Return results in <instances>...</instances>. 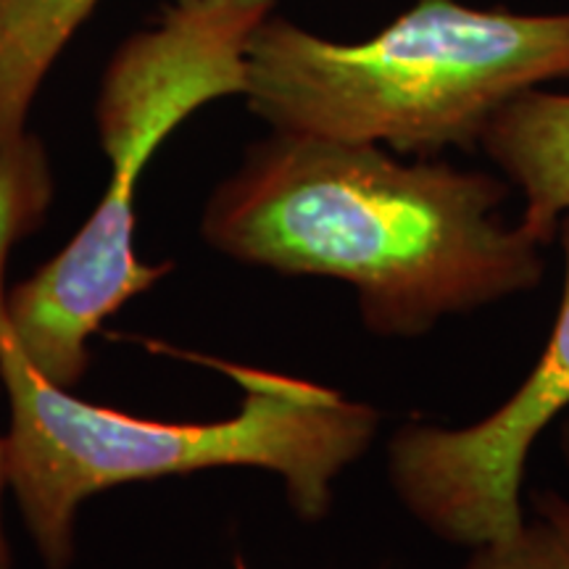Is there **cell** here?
<instances>
[{
	"mask_svg": "<svg viewBox=\"0 0 569 569\" xmlns=\"http://www.w3.org/2000/svg\"><path fill=\"white\" fill-rule=\"evenodd\" d=\"M277 0H172L127 38L103 71L96 124L109 180L80 232L30 280L6 293V322L42 380L74 388L90 338L167 264L134 251V193L153 156L184 119L219 98L243 96L251 38Z\"/></svg>",
	"mask_w": 569,
	"mask_h": 569,
	"instance_id": "277c9868",
	"label": "cell"
},
{
	"mask_svg": "<svg viewBox=\"0 0 569 569\" xmlns=\"http://www.w3.org/2000/svg\"><path fill=\"white\" fill-rule=\"evenodd\" d=\"M480 148L525 198L519 224L551 243L569 211V92L530 90L503 106Z\"/></svg>",
	"mask_w": 569,
	"mask_h": 569,
	"instance_id": "8992f818",
	"label": "cell"
},
{
	"mask_svg": "<svg viewBox=\"0 0 569 569\" xmlns=\"http://www.w3.org/2000/svg\"><path fill=\"white\" fill-rule=\"evenodd\" d=\"M0 390H3V380H0ZM9 486H11L9 440H6V432H0V569H13L9 540H6V530H3V493Z\"/></svg>",
	"mask_w": 569,
	"mask_h": 569,
	"instance_id": "9c48e42d",
	"label": "cell"
},
{
	"mask_svg": "<svg viewBox=\"0 0 569 569\" xmlns=\"http://www.w3.org/2000/svg\"><path fill=\"white\" fill-rule=\"evenodd\" d=\"M565 290L557 325L517 393L467 427L403 425L390 438L388 465L398 498L448 543L478 546L525 525L522 475L540 432L569 407V211L559 222Z\"/></svg>",
	"mask_w": 569,
	"mask_h": 569,
	"instance_id": "5b68a950",
	"label": "cell"
},
{
	"mask_svg": "<svg viewBox=\"0 0 569 569\" xmlns=\"http://www.w3.org/2000/svg\"><path fill=\"white\" fill-rule=\"evenodd\" d=\"M465 569H569V511L557 493L538 496V522L478 546Z\"/></svg>",
	"mask_w": 569,
	"mask_h": 569,
	"instance_id": "ba28073f",
	"label": "cell"
},
{
	"mask_svg": "<svg viewBox=\"0 0 569 569\" xmlns=\"http://www.w3.org/2000/svg\"><path fill=\"white\" fill-rule=\"evenodd\" d=\"M507 196L486 172L274 130L211 193L203 238L243 264L348 282L369 330L411 338L536 288L543 246L498 219Z\"/></svg>",
	"mask_w": 569,
	"mask_h": 569,
	"instance_id": "6da1fadb",
	"label": "cell"
},
{
	"mask_svg": "<svg viewBox=\"0 0 569 569\" xmlns=\"http://www.w3.org/2000/svg\"><path fill=\"white\" fill-rule=\"evenodd\" d=\"M569 80V11L417 0L372 38L340 42L272 13L246 56L243 98L272 130L396 153L480 146L503 106Z\"/></svg>",
	"mask_w": 569,
	"mask_h": 569,
	"instance_id": "3957f363",
	"label": "cell"
},
{
	"mask_svg": "<svg viewBox=\"0 0 569 569\" xmlns=\"http://www.w3.org/2000/svg\"><path fill=\"white\" fill-rule=\"evenodd\" d=\"M101 0H0V151L27 134L34 98Z\"/></svg>",
	"mask_w": 569,
	"mask_h": 569,
	"instance_id": "52a82bcc",
	"label": "cell"
},
{
	"mask_svg": "<svg viewBox=\"0 0 569 569\" xmlns=\"http://www.w3.org/2000/svg\"><path fill=\"white\" fill-rule=\"evenodd\" d=\"M213 367L243 390L234 417L159 422L77 398L27 365L6 322L0 282V380L9 398V475L48 569L74 557L77 511L90 496L134 480L219 467L280 475L298 517L319 519L332 482L372 443L380 415L338 390L230 361Z\"/></svg>",
	"mask_w": 569,
	"mask_h": 569,
	"instance_id": "7a4b0ae2",
	"label": "cell"
},
{
	"mask_svg": "<svg viewBox=\"0 0 569 569\" xmlns=\"http://www.w3.org/2000/svg\"><path fill=\"white\" fill-rule=\"evenodd\" d=\"M561 453H565L567 467H569V422L565 425V430H561ZM565 503H567V511H569V501H565Z\"/></svg>",
	"mask_w": 569,
	"mask_h": 569,
	"instance_id": "30bf717a",
	"label": "cell"
}]
</instances>
